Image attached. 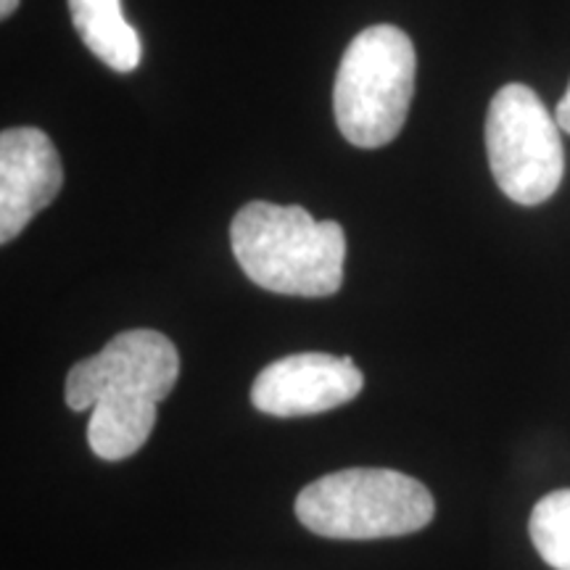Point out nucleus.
Wrapping results in <instances>:
<instances>
[{
	"mask_svg": "<svg viewBox=\"0 0 570 570\" xmlns=\"http://www.w3.org/2000/svg\"><path fill=\"white\" fill-rule=\"evenodd\" d=\"M180 377V354L159 331H125L67 375L69 410H90L88 444L96 458L119 462L146 444L156 407Z\"/></svg>",
	"mask_w": 570,
	"mask_h": 570,
	"instance_id": "obj_1",
	"label": "nucleus"
},
{
	"mask_svg": "<svg viewBox=\"0 0 570 570\" xmlns=\"http://www.w3.org/2000/svg\"><path fill=\"white\" fill-rule=\"evenodd\" d=\"M230 246L259 288L285 296H333L344 283L346 235L302 206L252 202L233 217Z\"/></svg>",
	"mask_w": 570,
	"mask_h": 570,
	"instance_id": "obj_2",
	"label": "nucleus"
},
{
	"mask_svg": "<svg viewBox=\"0 0 570 570\" xmlns=\"http://www.w3.org/2000/svg\"><path fill=\"white\" fill-rule=\"evenodd\" d=\"M415 46L399 27H367L348 42L333 85V111L352 146L381 148L402 132L415 96Z\"/></svg>",
	"mask_w": 570,
	"mask_h": 570,
	"instance_id": "obj_3",
	"label": "nucleus"
},
{
	"mask_svg": "<svg viewBox=\"0 0 570 570\" xmlns=\"http://www.w3.org/2000/svg\"><path fill=\"white\" fill-rule=\"evenodd\" d=\"M436 502L417 479L389 468H348L302 489L296 518L327 539H389L425 529Z\"/></svg>",
	"mask_w": 570,
	"mask_h": 570,
	"instance_id": "obj_4",
	"label": "nucleus"
},
{
	"mask_svg": "<svg viewBox=\"0 0 570 570\" xmlns=\"http://www.w3.org/2000/svg\"><path fill=\"white\" fill-rule=\"evenodd\" d=\"M487 154L499 190L523 206L552 198L566 175L560 127L529 85L510 82L491 98Z\"/></svg>",
	"mask_w": 570,
	"mask_h": 570,
	"instance_id": "obj_5",
	"label": "nucleus"
},
{
	"mask_svg": "<svg viewBox=\"0 0 570 570\" xmlns=\"http://www.w3.org/2000/svg\"><path fill=\"white\" fill-rule=\"evenodd\" d=\"M365 386V375L348 356L323 352L291 354L256 375L252 404L273 417H304L352 402Z\"/></svg>",
	"mask_w": 570,
	"mask_h": 570,
	"instance_id": "obj_6",
	"label": "nucleus"
},
{
	"mask_svg": "<svg viewBox=\"0 0 570 570\" xmlns=\"http://www.w3.org/2000/svg\"><path fill=\"white\" fill-rule=\"evenodd\" d=\"M63 169L53 140L38 127L0 135V244H11L59 196Z\"/></svg>",
	"mask_w": 570,
	"mask_h": 570,
	"instance_id": "obj_7",
	"label": "nucleus"
},
{
	"mask_svg": "<svg viewBox=\"0 0 570 570\" xmlns=\"http://www.w3.org/2000/svg\"><path fill=\"white\" fill-rule=\"evenodd\" d=\"M71 24L92 56L106 67L130 75L140 67V35L122 13V0H69Z\"/></svg>",
	"mask_w": 570,
	"mask_h": 570,
	"instance_id": "obj_8",
	"label": "nucleus"
},
{
	"mask_svg": "<svg viewBox=\"0 0 570 570\" xmlns=\"http://www.w3.org/2000/svg\"><path fill=\"white\" fill-rule=\"evenodd\" d=\"M531 541L541 560L554 570H570V489L539 499L531 512Z\"/></svg>",
	"mask_w": 570,
	"mask_h": 570,
	"instance_id": "obj_9",
	"label": "nucleus"
},
{
	"mask_svg": "<svg viewBox=\"0 0 570 570\" xmlns=\"http://www.w3.org/2000/svg\"><path fill=\"white\" fill-rule=\"evenodd\" d=\"M554 122H558L560 130H566L570 135V85L566 90V96L560 98L558 104V114H554Z\"/></svg>",
	"mask_w": 570,
	"mask_h": 570,
	"instance_id": "obj_10",
	"label": "nucleus"
},
{
	"mask_svg": "<svg viewBox=\"0 0 570 570\" xmlns=\"http://www.w3.org/2000/svg\"><path fill=\"white\" fill-rule=\"evenodd\" d=\"M17 9H19V0H0V17L3 19H9Z\"/></svg>",
	"mask_w": 570,
	"mask_h": 570,
	"instance_id": "obj_11",
	"label": "nucleus"
}]
</instances>
